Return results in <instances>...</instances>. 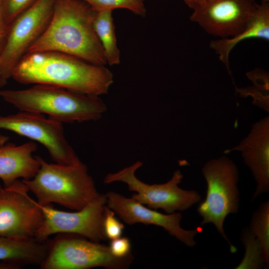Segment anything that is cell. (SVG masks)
<instances>
[{"mask_svg": "<svg viewBox=\"0 0 269 269\" xmlns=\"http://www.w3.org/2000/svg\"><path fill=\"white\" fill-rule=\"evenodd\" d=\"M242 152L244 161L251 170L257 182L253 195L257 196L269 192V117H265L254 123L248 135L232 148L224 151Z\"/></svg>", "mask_w": 269, "mask_h": 269, "instance_id": "obj_14", "label": "cell"}, {"mask_svg": "<svg viewBox=\"0 0 269 269\" xmlns=\"http://www.w3.org/2000/svg\"><path fill=\"white\" fill-rule=\"evenodd\" d=\"M9 137L7 136L3 135L0 133V146L6 143L8 140Z\"/></svg>", "mask_w": 269, "mask_h": 269, "instance_id": "obj_28", "label": "cell"}, {"mask_svg": "<svg viewBox=\"0 0 269 269\" xmlns=\"http://www.w3.org/2000/svg\"><path fill=\"white\" fill-rule=\"evenodd\" d=\"M37 156L40 167L37 173L21 181L39 204L54 203L78 211L100 195L87 166L78 157L72 164L63 165L48 163Z\"/></svg>", "mask_w": 269, "mask_h": 269, "instance_id": "obj_4", "label": "cell"}, {"mask_svg": "<svg viewBox=\"0 0 269 269\" xmlns=\"http://www.w3.org/2000/svg\"><path fill=\"white\" fill-rule=\"evenodd\" d=\"M106 205L112 209L125 223L133 225L141 223L153 225L164 229L168 234L189 247L196 244L195 237L201 230H187L180 225L182 218L180 212L163 214L145 207L131 198L113 191L106 194Z\"/></svg>", "mask_w": 269, "mask_h": 269, "instance_id": "obj_13", "label": "cell"}, {"mask_svg": "<svg viewBox=\"0 0 269 269\" xmlns=\"http://www.w3.org/2000/svg\"><path fill=\"white\" fill-rule=\"evenodd\" d=\"M269 39V1L257 3L252 16L245 29L239 34L229 38L212 40L210 47L219 55L230 75L229 56L233 48L240 42L249 38Z\"/></svg>", "mask_w": 269, "mask_h": 269, "instance_id": "obj_16", "label": "cell"}, {"mask_svg": "<svg viewBox=\"0 0 269 269\" xmlns=\"http://www.w3.org/2000/svg\"><path fill=\"white\" fill-rule=\"evenodd\" d=\"M11 78L22 84L49 85L98 97L107 94L114 82L112 72L104 65L51 51L26 53Z\"/></svg>", "mask_w": 269, "mask_h": 269, "instance_id": "obj_1", "label": "cell"}, {"mask_svg": "<svg viewBox=\"0 0 269 269\" xmlns=\"http://www.w3.org/2000/svg\"><path fill=\"white\" fill-rule=\"evenodd\" d=\"M28 191L19 180L0 190V236L34 238L44 216L37 202L28 195Z\"/></svg>", "mask_w": 269, "mask_h": 269, "instance_id": "obj_11", "label": "cell"}, {"mask_svg": "<svg viewBox=\"0 0 269 269\" xmlns=\"http://www.w3.org/2000/svg\"><path fill=\"white\" fill-rule=\"evenodd\" d=\"M186 4L191 8H193L197 3V0H183Z\"/></svg>", "mask_w": 269, "mask_h": 269, "instance_id": "obj_27", "label": "cell"}, {"mask_svg": "<svg viewBox=\"0 0 269 269\" xmlns=\"http://www.w3.org/2000/svg\"><path fill=\"white\" fill-rule=\"evenodd\" d=\"M94 28L103 48L107 62L110 65L119 64L120 53L117 44L112 11L97 12L94 20Z\"/></svg>", "mask_w": 269, "mask_h": 269, "instance_id": "obj_18", "label": "cell"}, {"mask_svg": "<svg viewBox=\"0 0 269 269\" xmlns=\"http://www.w3.org/2000/svg\"><path fill=\"white\" fill-rule=\"evenodd\" d=\"M2 188V187L0 185V190Z\"/></svg>", "mask_w": 269, "mask_h": 269, "instance_id": "obj_32", "label": "cell"}, {"mask_svg": "<svg viewBox=\"0 0 269 269\" xmlns=\"http://www.w3.org/2000/svg\"><path fill=\"white\" fill-rule=\"evenodd\" d=\"M38 0H2L6 20L10 24L22 12L28 8Z\"/></svg>", "mask_w": 269, "mask_h": 269, "instance_id": "obj_24", "label": "cell"}, {"mask_svg": "<svg viewBox=\"0 0 269 269\" xmlns=\"http://www.w3.org/2000/svg\"><path fill=\"white\" fill-rule=\"evenodd\" d=\"M96 13L83 0H56L47 28L26 53L57 51L105 65L106 57L94 28Z\"/></svg>", "mask_w": 269, "mask_h": 269, "instance_id": "obj_2", "label": "cell"}, {"mask_svg": "<svg viewBox=\"0 0 269 269\" xmlns=\"http://www.w3.org/2000/svg\"><path fill=\"white\" fill-rule=\"evenodd\" d=\"M256 72H250L248 73L249 78L252 80L254 85L257 86V88H250L243 89H237V91L240 93L242 96H252L254 98L253 103L257 105L259 107L263 109L267 112L269 111V97L262 95L260 90H265L269 91V86H263V85H269V75L266 73H263V72L260 73L259 71Z\"/></svg>", "mask_w": 269, "mask_h": 269, "instance_id": "obj_21", "label": "cell"}, {"mask_svg": "<svg viewBox=\"0 0 269 269\" xmlns=\"http://www.w3.org/2000/svg\"><path fill=\"white\" fill-rule=\"evenodd\" d=\"M37 149L33 141L19 145L8 143L0 146V179L4 187L19 178H32L40 167L38 156L33 153Z\"/></svg>", "mask_w": 269, "mask_h": 269, "instance_id": "obj_15", "label": "cell"}, {"mask_svg": "<svg viewBox=\"0 0 269 269\" xmlns=\"http://www.w3.org/2000/svg\"><path fill=\"white\" fill-rule=\"evenodd\" d=\"M96 12L126 8L143 16L146 14L144 0H83Z\"/></svg>", "mask_w": 269, "mask_h": 269, "instance_id": "obj_22", "label": "cell"}, {"mask_svg": "<svg viewBox=\"0 0 269 269\" xmlns=\"http://www.w3.org/2000/svg\"><path fill=\"white\" fill-rule=\"evenodd\" d=\"M125 226L115 217V213L107 205L105 208L103 230L107 239L114 240L121 237Z\"/></svg>", "mask_w": 269, "mask_h": 269, "instance_id": "obj_23", "label": "cell"}, {"mask_svg": "<svg viewBox=\"0 0 269 269\" xmlns=\"http://www.w3.org/2000/svg\"><path fill=\"white\" fill-rule=\"evenodd\" d=\"M197 0V3H198V2H199L201 1H203V0Z\"/></svg>", "mask_w": 269, "mask_h": 269, "instance_id": "obj_30", "label": "cell"}, {"mask_svg": "<svg viewBox=\"0 0 269 269\" xmlns=\"http://www.w3.org/2000/svg\"><path fill=\"white\" fill-rule=\"evenodd\" d=\"M111 254L118 258H126L131 254V244L128 237H119L112 240L109 246Z\"/></svg>", "mask_w": 269, "mask_h": 269, "instance_id": "obj_25", "label": "cell"}, {"mask_svg": "<svg viewBox=\"0 0 269 269\" xmlns=\"http://www.w3.org/2000/svg\"><path fill=\"white\" fill-rule=\"evenodd\" d=\"M241 240L245 248V253L241 262L235 269H259L264 265L260 245L249 228L243 230Z\"/></svg>", "mask_w": 269, "mask_h": 269, "instance_id": "obj_20", "label": "cell"}, {"mask_svg": "<svg viewBox=\"0 0 269 269\" xmlns=\"http://www.w3.org/2000/svg\"><path fill=\"white\" fill-rule=\"evenodd\" d=\"M0 98L20 111L47 115L61 123L96 121L107 110L99 97L49 85L0 90Z\"/></svg>", "mask_w": 269, "mask_h": 269, "instance_id": "obj_3", "label": "cell"}, {"mask_svg": "<svg viewBox=\"0 0 269 269\" xmlns=\"http://www.w3.org/2000/svg\"><path fill=\"white\" fill-rule=\"evenodd\" d=\"M106 203V194H102L75 212L60 211L53 208L51 204L42 205L38 203L44 219L34 239L43 243L50 236L60 233L79 235L97 242L105 241L107 238L103 219Z\"/></svg>", "mask_w": 269, "mask_h": 269, "instance_id": "obj_8", "label": "cell"}, {"mask_svg": "<svg viewBox=\"0 0 269 269\" xmlns=\"http://www.w3.org/2000/svg\"><path fill=\"white\" fill-rule=\"evenodd\" d=\"M7 83V80L0 76V88Z\"/></svg>", "mask_w": 269, "mask_h": 269, "instance_id": "obj_29", "label": "cell"}, {"mask_svg": "<svg viewBox=\"0 0 269 269\" xmlns=\"http://www.w3.org/2000/svg\"><path fill=\"white\" fill-rule=\"evenodd\" d=\"M47 243V255L41 269H125L131 264L132 255L118 258L109 247L77 235L58 236Z\"/></svg>", "mask_w": 269, "mask_h": 269, "instance_id": "obj_7", "label": "cell"}, {"mask_svg": "<svg viewBox=\"0 0 269 269\" xmlns=\"http://www.w3.org/2000/svg\"><path fill=\"white\" fill-rule=\"evenodd\" d=\"M202 172L207 184L206 197L197 211L202 220L200 226L213 224L230 246L231 253L237 251L227 237L224 229L226 217L239 211L240 204L238 183L239 172L235 163L222 156L206 162Z\"/></svg>", "mask_w": 269, "mask_h": 269, "instance_id": "obj_5", "label": "cell"}, {"mask_svg": "<svg viewBox=\"0 0 269 269\" xmlns=\"http://www.w3.org/2000/svg\"><path fill=\"white\" fill-rule=\"evenodd\" d=\"M250 232L258 242L264 265L269 264V201L261 203L253 213L250 228Z\"/></svg>", "mask_w": 269, "mask_h": 269, "instance_id": "obj_19", "label": "cell"}, {"mask_svg": "<svg viewBox=\"0 0 269 269\" xmlns=\"http://www.w3.org/2000/svg\"><path fill=\"white\" fill-rule=\"evenodd\" d=\"M47 243L34 238L0 236V261L19 265H40L47 252Z\"/></svg>", "mask_w": 269, "mask_h": 269, "instance_id": "obj_17", "label": "cell"}, {"mask_svg": "<svg viewBox=\"0 0 269 269\" xmlns=\"http://www.w3.org/2000/svg\"><path fill=\"white\" fill-rule=\"evenodd\" d=\"M0 129L25 136L42 144L56 163L69 165L78 157L67 140L62 123L44 115L27 112L0 115Z\"/></svg>", "mask_w": 269, "mask_h": 269, "instance_id": "obj_10", "label": "cell"}, {"mask_svg": "<svg viewBox=\"0 0 269 269\" xmlns=\"http://www.w3.org/2000/svg\"><path fill=\"white\" fill-rule=\"evenodd\" d=\"M142 165L141 161H137L117 172L109 173L104 183L124 182L130 191L135 192L133 199L148 208L160 209L167 214L185 211L201 201V196L197 191L179 187L183 177L180 170L175 171L171 179L164 183L148 184L135 175L136 171Z\"/></svg>", "mask_w": 269, "mask_h": 269, "instance_id": "obj_6", "label": "cell"}, {"mask_svg": "<svg viewBox=\"0 0 269 269\" xmlns=\"http://www.w3.org/2000/svg\"><path fill=\"white\" fill-rule=\"evenodd\" d=\"M56 0H38L10 24L8 36L0 55V76L7 80L26 54L41 36L51 18Z\"/></svg>", "mask_w": 269, "mask_h": 269, "instance_id": "obj_9", "label": "cell"}, {"mask_svg": "<svg viewBox=\"0 0 269 269\" xmlns=\"http://www.w3.org/2000/svg\"><path fill=\"white\" fill-rule=\"evenodd\" d=\"M261 1H269V0H261Z\"/></svg>", "mask_w": 269, "mask_h": 269, "instance_id": "obj_31", "label": "cell"}, {"mask_svg": "<svg viewBox=\"0 0 269 269\" xmlns=\"http://www.w3.org/2000/svg\"><path fill=\"white\" fill-rule=\"evenodd\" d=\"M10 24L5 19L2 0H0V55L5 45L8 34Z\"/></svg>", "mask_w": 269, "mask_h": 269, "instance_id": "obj_26", "label": "cell"}, {"mask_svg": "<svg viewBox=\"0 0 269 269\" xmlns=\"http://www.w3.org/2000/svg\"><path fill=\"white\" fill-rule=\"evenodd\" d=\"M257 3L256 0H205L196 4L190 19L209 34L232 37L245 29Z\"/></svg>", "mask_w": 269, "mask_h": 269, "instance_id": "obj_12", "label": "cell"}]
</instances>
